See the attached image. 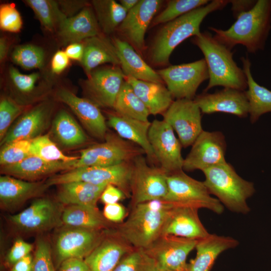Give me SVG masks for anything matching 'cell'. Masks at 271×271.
Segmentation results:
<instances>
[{"label":"cell","mask_w":271,"mask_h":271,"mask_svg":"<svg viewBox=\"0 0 271 271\" xmlns=\"http://www.w3.org/2000/svg\"><path fill=\"white\" fill-rule=\"evenodd\" d=\"M164 24L157 31L147 52L148 61L153 66H168L171 55L182 42L199 35L201 24L212 12L221 10L228 0H213Z\"/></svg>","instance_id":"obj_1"},{"label":"cell","mask_w":271,"mask_h":271,"mask_svg":"<svg viewBox=\"0 0 271 271\" xmlns=\"http://www.w3.org/2000/svg\"><path fill=\"white\" fill-rule=\"evenodd\" d=\"M227 30L209 27L213 37L230 50L236 45L255 53L263 50L271 29V0H257L254 7L236 17Z\"/></svg>","instance_id":"obj_2"},{"label":"cell","mask_w":271,"mask_h":271,"mask_svg":"<svg viewBox=\"0 0 271 271\" xmlns=\"http://www.w3.org/2000/svg\"><path fill=\"white\" fill-rule=\"evenodd\" d=\"M175 206L162 199L130 206L127 219L115 230L134 248L145 249L162 235L164 225Z\"/></svg>","instance_id":"obj_3"},{"label":"cell","mask_w":271,"mask_h":271,"mask_svg":"<svg viewBox=\"0 0 271 271\" xmlns=\"http://www.w3.org/2000/svg\"><path fill=\"white\" fill-rule=\"evenodd\" d=\"M191 41L203 54L208 68L209 82L203 92L218 86L245 91L246 76L234 61L231 50L207 31L193 37Z\"/></svg>","instance_id":"obj_4"},{"label":"cell","mask_w":271,"mask_h":271,"mask_svg":"<svg viewBox=\"0 0 271 271\" xmlns=\"http://www.w3.org/2000/svg\"><path fill=\"white\" fill-rule=\"evenodd\" d=\"M203 181L211 194L230 211L242 214L250 212L247 200L254 193L253 183L244 180L227 163L203 170Z\"/></svg>","instance_id":"obj_5"},{"label":"cell","mask_w":271,"mask_h":271,"mask_svg":"<svg viewBox=\"0 0 271 271\" xmlns=\"http://www.w3.org/2000/svg\"><path fill=\"white\" fill-rule=\"evenodd\" d=\"M132 161L109 166L76 168L51 177L46 184L48 187L76 181L98 185L111 184L121 190L127 198H130Z\"/></svg>","instance_id":"obj_6"},{"label":"cell","mask_w":271,"mask_h":271,"mask_svg":"<svg viewBox=\"0 0 271 271\" xmlns=\"http://www.w3.org/2000/svg\"><path fill=\"white\" fill-rule=\"evenodd\" d=\"M168 192L164 200L176 206L208 209L217 214L224 207L211 196L204 182L186 174L183 170L167 174Z\"/></svg>","instance_id":"obj_7"},{"label":"cell","mask_w":271,"mask_h":271,"mask_svg":"<svg viewBox=\"0 0 271 271\" xmlns=\"http://www.w3.org/2000/svg\"><path fill=\"white\" fill-rule=\"evenodd\" d=\"M145 154L137 145L120 137L117 133H107L102 143L94 144L80 152L76 168L109 166L132 161Z\"/></svg>","instance_id":"obj_8"},{"label":"cell","mask_w":271,"mask_h":271,"mask_svg":"<svg viewBox=\"0 0 271 271\" xmlns=\"http://www.w3.org/2000/svg\"><path fill=\"white\" fill-rule=\"evenodd\" d=\"M167 176V173L159 166L148 163L144 155L135 158L130 180V206L154 200H164L168 192Z\"/></svg>","instance_id":"obj_9"},{"label":"cell","mask_w":271,"mask_h":271,"mask_svg":"<svg viewBox=\"0 0 271 271\" xmlns=\"http://www.w3.org/2000/svg\"><path fill=\"white\" fill-rule=\"evenodd\" d=\"M176 99H194L200 84L209 79L205 59L170 65L156 71Z\"/></svg>","instance_id":"obj_10"},{"label":"cell","mask_w":271,"mask_h":271,"mask_svg":"<svg viewBox=\"0 0 271 271\" xmlns=\"http://www.w3.org/2000/svg\"><path fill=\"white\" fill-rule=\"evenodd\" d=\"M148 138L156 162L167 174L183 170V147L168 122L154 119L151 122Z\"/></svg>","instance_id":"obj_11"},{"label":"cell","mask_w":271,"mask_h":271,"mask_svg":"<svg viewBox=\"0 0 271 271\" xmlns=\"http://www.w3.org/2000/svg\"><path fill=\"white\" fill-rule=\"evenodd\" d=\"M125 77L119 66L97 67L83 80V89L87 99L99 107L113 108Z\"/></svg>","instance_id":"obj_12"},{"label":"cell","mask_w":271,"mask_h":271,"mask_svg":"<svg viewBox=\"0 0 271 271\" xmlns=\"http://www.w3.org/2000/svg\"><path fill=\"white\" fill-rule=\"evenodd\" d=\"M201 113L194 99H179L174 100L162 115L177 133L182 147L187 148L203 130Z\"/></svg>","instance_id":"obj_13"},{"label":"cell","mask_w":271,"mask_h":271,"mask_svg":"<svg viewBox=\"0 0 271 271\" xmlns=\"http://www.w3.org/2000/svg\"><path fill=\"white\" fill-rule=\"evenodd\" d=\"M226 143L224 134L219 131L203 130L184 159L183 170H203L223 164L225 160Z\"/></svg>","instance_id":"obj_14"},{"label":"cell","mask_w":271,"mask_h":271,"mask_svg":"<svg viewBox=\"0 0 271 271\" xmlns=\"http://www.w3.org/2000/svg\"><path fill=\"white\" fill-rule=\"evenodd\" d=\"M163 3L161 0H140L116 30L120 39L129 43L140 55L146 48V31Z\"/></svg>","instance_id":"obj_15"},{"label":"cell","mask_w":271,"mask_h":271,"mask_svg":"<svg viewBox=\"0 0 271 271\" xmlns=\"http://www.w3.org/2000/svg\"><path fill=\"white\" fill-rule=\"evenodd\" d=\"M198 240L162 235L144 249L157 266L171 271H184L187 258Z\"/></svg>","instance_id":"obj_16"},{"label":"cell","mask_w":271,"mask_h":271,"mask_svg":"<svg viewBox=\"0 0 271 271\" xmlns=\"http://www.w3.org/2000/svg\"><path fill=\"white\" fill-rule=\"evenodd\" d=\"M106 231L101 230L75 227L62 231L56 243L57 265L70 258L84 259L100 243Z\"/></svg>","instance_id":"obj_17"},{"label":"cell","mask_w":271,"mask_h":271,"mask_svg":"<svg viewBox=\"0 0 271 271\" xmlns=\"http://www.w3.org/2000/svg\"><path fill=\"white\" fill-rule=\"evenodd\" d=\"M194 100L202 113L224 112L245 117L249 114V103L245 91L224 88L213 93L203 92Z\"/></svg>","instance_id":"obj_18"},{"label":"cell","mask_w":271,"mask_h":271,"mask_svg":"<svg viewBox=\"0 0 271 271\" xmlns=\"http://www.w3.org/2000/svg\"><path fill=\"white\" fill-rule=\"evenodd\" d=\"M56 96L58 100L70 107L91 135L104 141L107 133L106 121L97 105L64 88L59 89Z\"/></svg>","instance_id":"obj_19"},{"label":"cell","mask_w":271,"mask_h":271,"mask_svg":"<svg viewBox=\"0 0 271 271\" xmlns=\"http://www.w3.org/2000/svg\"><path fill=\"white\" fill-rule=\"evenodd\" d=\"M134 248L115 230L107 232L84 260L90 271H113L123 256Z\"/></svg>","instance_id":"obj_20"},{"label":"cell","mask_w":271,"mask_h":271,"mask_svg":"<svg viewBox=\"0 0 271 271\" xmlns=\"http://www.w3.org/2000/svg\"><path fill=\"white\" fill-rule=\"evenodd\" d=\"M59 206L52 201L39 199L21 212L10 217L11 221L18 227L27 231H39L50 229L61 221Z\"/></svg>","instance_id":"obj_21"},{"label":"cell","mask_w":271,"mask_h":271,"mask_svg":"<svg viewBox=\"0 0 271 271\" xmlns=\"http://www.w3.org/2000/svg\"><path fill=\"white\" fill-rule=\"evenodd\" d=\"M50 103L43 102L21 116L10 127L1 146L20 140H32L46 128L51 112Z\"/></svg>","instance_id":"obj_22"},{"label":"cell","mask_w":271,"mask_h":271,"mask_svg":"<svg viewBox=\"0 0 271 271\" xmlns=\"http://www.w3.org/2000/svg\"><path fill=\"white\" fill-rule=\"evenodd\" d=\"M78 160L50 162L31 155L16 164L2 167L1 172L6 175L34 182L59 171H67L75 169Z\"/></svg>","instance_id":"obj_23"},{"label":"cell","mask_w":271,"mask_h":271,"mask_svg":"<svg viewBox=\"0 0 271 271\" xmlns=\"http://www.w3.org/2000/svg\"><path fill=\"white\" fill-rule=\"evenodd\" d=\"M198 209L191 207L175 206L164 226L162 235L199 240L209 233L201 221Z\"/></svg>","instance_id":"obj_24"},{"label":"cell","mask_w":271,"mask_h":271,"mask_svg":"<svg viewBox=\"0 0 271 271\" xmlns=\"http://www.w3.org/2000/svg\"><path fill=\"white\" fill-rule=\"evenodd\" d=\"M102 34L93 8L90 5L76 15L68 17L57 30L61 42L68 45L80 43Z\"/></svg>","instance_id":"obj_25"},{"label":"cell","mask_w":271,"mask_h":271,"mask_svg":"<svg viewBox=\"0 0 271 271\" xmlns=\"http://www.w3.org/2000/svg\"><path fill=\"white\" fill-rule=\"evenodd\" d=\"M238 244V241L232 237L209 233L198 240L195 248L196 256L187 263L184 271H210L221 253Z\"/></svg>","instance_id":"obj_26"},{"label":"cell","mask_w":271,"mask_h":271,"mask_svg":"<svg viewBox=\"0 0 271 271\" xmlns=\"http://www.w3.org/2000/svg\"><path fill=\"white\" fill-rule=\"evenodd\" d=\"M107 124L120 137L143 149L150 162H156L148 138L151 122L124 116L114 111L107 113Z\"/></svg>","instance_id":"obj_27"},{"label":"cell","mask_w":271,"mask_h":271,"mask_svg":"<svg viewBox=\"0 0 271 271\" xmlns=\"http://www.w3.org/2000/svg\"><path fill=\"white\" fill-rule=\"evenodd\" d=\"M112 40L119 59L120 67L125 77L164 84L157 72L143 59L129 43L119 38L114 37Z\"/></svg>","instance_id":"obj_28"},{"label":"cell","mask_w":271,"mask_h":271,"mask_svg":"<svg viewBox=\"0 0 271 271\" xmlns=\"http://www.w3.org/2000/svg\"><path fill=\"white\" fill-rule=\"evenodd\" d=\"M83 42L84 54L80 62L87 76L102 64L109 63L120 66L119 59L112 40L107 38L103 34L88 38Z\"/></svg>","instance_id":"obj_29"},{"label":"cell","mask_w":271,"mask_h":271,"mask_svg":"<svg viewBox=\"0 0 271 271\" xmlns=\"http://www.w3.org/2000/svg\"><path fill=\"white\" fill-rule=\"evenodd\" d=\"M134 92L142 101L150 114L163 115L174 101L173 97L163 83L125 78Z\"/></svg>","instance_id":"obj_30"},{"label":"cell","mask_w":271,"mask_h":271,"mask_svg":"<svg viewBox=\"0 0 271 271\" xmlns=\"http://www.w3.org/2000/svg\"><path fill=\"white\" fill-rule=\"evenodd\" d=\"M46 184L20 179L11 176L0 177V200L6 207H13L42 192Z\"/></svg>","instance_id":"obj_31"},{"label":"cell","mask_w":271,"mask_h":271,"mask_svg":"<svg viewBox=\"0 0 271 271\" xmlns=\"http://www.w3.org/2000/svg\"><path fill=\"white\" fill-rule=\"evenodd\" d=\"M246 76L247 90L245 91L249 103V114L252 123L263 114L271 112V90L258 84L251 72V62L248 57L240 58Z\"/></svg>","instance_id":"obj_32"},{"label":"cell","mask_w":271,"mask_h":271,"mask_svg":"<svg viewBox=\"0 0 271 271\" xmlns=\"http://www.w3.org/2000/svg\"><path fill=\"white\" fill-rule=\"evenodd\" d=\"M58 198L61 203L97 208V202L107 185L76 181L60 185Z\"/></svg>","instance_id":"obj_33"},{"label":"cell","mask_w":271,"mask_h":271,"mask_svg":"<svg viewBox=\"0 0 271 271\" xmlns=\"http://www.w3.org/2000/svg\"><path fill=\"white\" fill-rule=\"evenodd\" d=\"M62 222L67 226L101 230L107 228V220L97 208L78 205H70L62 212Z\"/></svg>","instance_id":"obj_34"},{"label":"cell","mask_w":271,"mask_h":271,"mask_svg":"<svg viewBox=\"0 0 271 271\" xmlns=\"http://www.w3.org/2000/svg\"><path fill=\"white\" fill-rule=\"evenodd\" d=\"M52 131L58 142L67 147L82 145L88 140L77 121L63 109L55 116L53 121Z\"/></svg>","instance_id":"obj_35"},{"label":"cell","mask_w":271,"mask_h":271,"mask_svg":"<svg viewBox=\"0 0 271 271\" xmlns=\"http://www.w3.org/2000/svg\"><path fill=\"white\" fill-rule=\"evenodd\" d=\"M91 4L104 35L116 31L127 14L119 3L114 0H93Z\"/></svg>","instance_id":"obj_36"},{"label":"cell","mask_w":271,"mask_h":271,"mask_svg":"<svg viewBox=\"0 0 271 271\" xmlns=\"http://www.w3.org/2000/svg\"><path fill=\"white\" fill-rule=\"evenodd\" d=\"M113 109L116 113L143 121H148V109L125 80L117 96Z\"/></svg>","instance_id":"obj_37"},{"label":"cell","mask_w":271,"mask_h":271,"mask_svg":"<svg viewBox=\"0 0 271 271\" xmlns=\"http://www.w3.org/2000/svg\"><path fill=\"white\" fill-rule=\"evenodd\" d=\"M25 3L33 11L45 29L53 32L68 18L58 2L52 0H26Z\"/></svg>","instance_id":"obj_38"},{"label":"cell","mask_w":271,"mask_h":271,"mask_svg":"<svg viewBox=\"0 0 271 271\" xmlns=\"http://www.w3.org/2000/svg\"><path fill=\"white\" fill-rule=\"evenodd\" d=\"M208 0H170L153 19L152 26L164 24L209 3Z\"/></svg>","instance_id":"obj_39"},{"label":"cell","mask_w":271,"mask_h":271,"mask_svg":"<svg viewBox=\"0 0 271 271\" xmlns=\"http://www.w3.org/2000/svg\"><path fill=\"white\" fill-rule=\"evenodd\" d=\"M30 152L31 155L50 162H71L79 159V157L69 156L63 154L48 134L41 135L32 140Z\"/></svg>","instance_id":"obj_40"},{"label":"cell","mask_w":271,"mask_h":271,"mask_svg":"<svg viewBox=\"0 0 271 271\" xmlns=\"http://www.w3.org/2000/svg\"><path fill=\"white\" fill-rule=\"evenodd\" d=\"M12 59L16 64L25 69H38L44 65L45 53L39 46L22 45L15 48L12 54Z\"/></svg>","instance_id":"obj_41"},{"label":"cell","mask_w":271,"mask_h":271,"mask_svg":"<svg viewBox=\"0 0 271 271\" xmlns=\"http://www.w3.org/2000/svg\"><path fill=\"white\" fill-rule=\"evenodd\" d=\"M157 265L144 249L134 248L121 259L113 271H155Z\"/></svg>","instance_id":"obj_42"},{"label":"cell","mask_w":271,"mask_h":271,"mask_svg":"<svg viewBox=\"0 0 271 271\" xmlns=\"http://www.w3.org/2000/svg\"><path fill=\"white\" fill-rule=\"evenodd\" d=\"M31 141H17L2 146L0 152L1 166L16 164L31 156Z\"/></svg>","instance_id":"obj_43"},{"label":"cell","mask_w":271,"mask_h":271,"mask_svg":"<svg viewBox=\"0 0 271 271\" xmlns=\"http://www.w3.org/2000/svg\"><path fill=\"white\" fill-rule=\"evenodd\" d=\"M23 107L8 97L0 102V140L4 138L14 121L22 113Z\"/></svg>","instance_id":"obj_44"},{"label":"cell","mask_w":271,"mask_h":271,"mask_svg":"<svg viewBox=\"0 0 271 271\" xmlns=\"http://www.w3.org/2000/svg\"><path fill=\"white\" fill-rule=\"evenodd\" d=\"M23 25L22 17L15 6L6 4L0 7V27L2 30L12 33L19 32Z\"/></svg>","instance_id":"obj_45"},{"label":"cell","mask_w":271,"mask_h":271,"mask_svg":"<svg viewBox=\"0 0 271 271\" xmlns=\"http://www.w3.org/2000/svg\"><path fill=\"white\" fill-rule=\"evenodd\" d=\"M9 72L13 85L22 93L27 94L32 92L35 89L36 84L40 78V74L38 72L24 74L13 66L10 67Z\"/></svg>","instance_id":"obj_46"},{"label":"cell","mask_w":271,"mask_h":271,"mask_svg":"<svg viewBox=\"0 0 271 271\" xmlns=\"http://www.w3.org/2000/svg\"><path fill=\"white\" fill-rule=\"evenodd\" d=\"M32 271H55L50 247L44 240H39L37 243Z\"/></svg>","instance_id":"obj_47"},{"label":"cell","mask_w":271,"mask_h":271,"mask_svg":"<svg viewBox=\"0 0 271 271\" xmlns=\"http://www.w3.org/2000/svg\"><path fill=\"white\" fill-rule=\"evenodd\" d=\"M102 214L106 220L112 222H122L127 215L125 208L119 203L105 204Z\"/></svg>","instance_id":"obj_48"},{"label":"cell","mask_w":271,"mask_h":271,"mask_svg":"<svg viewBox=\"0 0 271 271\" xmlns=\"http://www.w3.org/2000/svg\"><path fill=\"white\" fill-rule=\"evenodd\" d=\"M32 244L22 239L17 240L13 245L7 257L9 263L14 264L30 254L32 250Z\"/></svg>","instance_id":"obj_49"},{"label":"cell","mask_w":271,"mask_h":271,"mask_svg":"<svg viewBox=\"0 0 271 271\" xmlns=\"http://www.w3.org/2000/svg\"><path fill=\"white\" fill-rule=\"evenodd\" d=\"M126 198L123 192L114 185H107L102 192L100 199L105 204L118 203Z\"/></svg>","instance_id":"obj_50"},{"label":"cell","mask_w":271,"mask_h":271,"mask_svg":"<svg viewBox=\"0 0 271 271\" xmlns=\"http://www.w3.org/2000/svg\"><path fill=\"white\" fill-rule=\"evenodd\" d=\"M58 3L61 10L67 17L76 15L77 12L89 5L88 2L85 1H59Z\"/></svg>","instance_id":"obj_51"},{"label":"cell","mask_w":271,"mask_h":271,"mask_svg":"<svg viewBox=\"0 0 271 271\" xmlns=\"http://www.w3.org/2000/svg\"><path fill=\"white\" fill-rule=\"evenodd\" d=\"M69 60L65 51H57L51 60V68L52 72L56 74L62 73L68 67Z\"/></svg>","instance_id":"obj_52"},{"label":"cell","mask_w":271,"mask_h":271,"mask_svg":"<svg viewBox=\"0 0 271 271\" xmlns=\"http://www.w3.org/2000/svg\"><path fill=\"white\" fill-rule=\"evenodd\" d=\"M59 271H90L84 259L70 258L63 261Z\"/></svg>","instance_id":"obj_53"},{"label":"cell","mask_w":271,"mask_h":271,"mask_svg":"<svg viewBox=\"0 0 271 271\" xmlns=\"http://www.w3.org/2000/svg\"><path fill=\"white\" fill-rule=\"evenodd\" d=\"M257 1L252 0H231L229 3L231 4V11L234 17L251 9Z\"/></svg>","instance_id":"obj_54"},{"label":"cell","mask_w":271,"mask_h":271,"mask_svg":"<svg viewBox=\"0 0 271 271\" xmlns=\"http://www.w3.org/2000/svg\"><path fill=\"white\" fill-rule=\"evenodd\" d=\"M65 52L70 59L81 62L84 54V45L81 42L70 44Z\"/></svg>","instance_id":"obj_55"},{"label":"cell","mask_w":271,"mask_h":271,"mask_svg":"<svg viewBox=\"0 0 271 271\" xmlns=\"http://www.w3.org/2000/svg\"><path fill=\"white\" fill-rule=\"evenodd\" d=\"M33 258L30 254L14 264L11 271H32Z\"/></svg>","instance_id":"obj_56"},{"label":"cell","mask_w":271,"mask_h":271,"mask_svg":"<svg viewBox=\"0 0 271 271\" xmlns=\"http://www.w3.org/2000/svg\"><path fill=\"white\" fill-rule=\"evenodd\" d=\"M9 50V42L4 37L0 39V61L3 62L8 55Z\"/></svg>","instance_id":"obj_57"},{"label":"cell","mask_w":271,"mask_h":271,"mask_svg":"<svg viewBox=\"0 0 271 271\" xmlns=\"http://www.w3.org/2000/svg\"><path fill=\"white\" fill-rule=\"evenodd\" d=\"M139 1L140 0H120L119 3L128 13L138 4Z\"/></svg>","instance_id":"obj_58"},{"label":"cell","mask_w":271,"mask_h":271,"mask_svg":"<svg viewBox=\"0 0 271 271\" xmlns=\"http://www.w3.org/2000/svg\"><path fill=\"white\" fill-rule=\"evenodd\" d=\"M155 271H171V270H167V269H165L161 268H160V267H158L157 266V267L155 269Z\"/></svg>","instance_id":"obj_59"}]
</instances>
